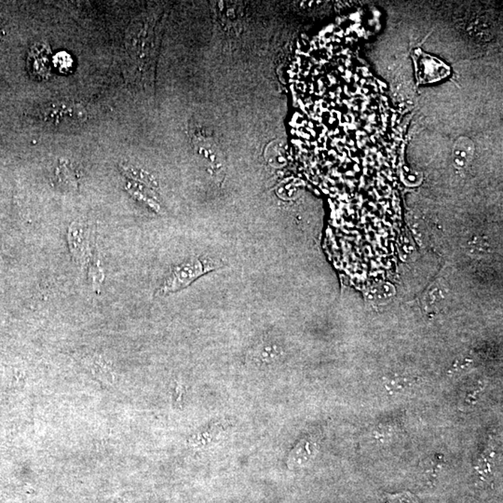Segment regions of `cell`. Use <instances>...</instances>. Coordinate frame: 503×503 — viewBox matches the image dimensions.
<instances>
[{"label":"cell","instance_id":"6da1fadb","mask_svg":"<svg viewBox=\"0 0 503 503\" xmlns=\"http://www.w3.org/2000/svg\"><path fill=\"white\" fill-rule=\"evenodd\" d=\"M35 117L48 128L68 131L84 125L88 120V113L80 104L63 101L44 105Z\"/></svg>","mask_w":503,"mask_h":503},{"label":"cell","instance_id":"7a4b0ae2","mask_svg":"<svg viewBox=\"0 0 503 503\" xmlns=\"http://www.w3.org/2000/svg\"><path fill=\"white\" fill-rule=\"evenodd\" d=\"M218 265L207 258H191L174 266L168 274L161 287L159 288L158 295L176 293L183 290L188 286L194 284L196 280L206 275L210 271L218 269Z\"/></svg>","mask_w":503,"mask_h":503},{"label":"cell","instance_id":"3957f363","mask_svg":"<svg viewBox=\"0 0 503 503\" xmlns=\"http://www.w3.org/2000/svg\"><path fill=\"white\" fill-rule=\"evenodd\" d=\"M68 242L74 260L85 265L90 255V228L83 222L75 221L68 228Z\"/></svg>","mask_w":503,"mask_h":503},{"label":"cell","instance_id":"277c9868","mask_svg":"<svg viewBox=\"0 0 503 503\" xmlns=\"http://www.w3.org/2000/svg\"><path fill=\"white\" fill-rule=\"evenodd\" d=\"M318 450L317 440L313 438V436L301 439L289 454L288 466L294 469L308 465L314 459Z\"/></svg>","mask_w":503,"mask_h":503},{"label":"cell","instance_id":"5b68a950","mask_svg":"<svg viewBox=\"0 0 503 503\" xmlns=\"http://www.w3.org/2000/svg\"><path fill=\"white\" fill-rule=\"evenodd\" d=\"M51 52L47 47L41 46L33 48L29 54V70L33 77L44 80L50 76L51 73Z\"/></svg>","mask_w":503,"mask_h":503},{"label":"cell","instance_id":"8992f818","mask_svg":"<svg viewBox=\"0 0 503 503\" xmlns=\"http://www.w3.org/2000/svg\"><path fill=\"white\" fill-rule=\"evenodd\" d=\"M282 349L281 346L277 344L275 341L266 340V341L258 345V347L253 352L252 357L255 363L261 364V366L262 364L268 366V364H275L282 357Z\"/></svg>","mask_w":503,"mask_h":503},{"label":"cell","instance_id":"52a82bcc","mask_svg":"<svg viewBox=\"0 0 503 503\" xmlns=\"http://www.w3.org/2000/svg\"><path fill=\"white\" fill-rule=\"evenodd\" d=\"M475 146L469 137H462L454 144L452 157L455 165L457 167H465L475 155Z\"/></svg>","mask_w":503,"mask_h":503},{"label":"cell","instance_id":"ba28073f","mask_svg":"<svg viewBox=\"0 0 503 503\" xmlns=\"http://www.w3.org/2000/svg\"><path fill=\"white\" fill-rule=\"evenodd\" d=\"M89 369L92 374L96 378H101L102 381L107 382V383H114L116 379L115 373H114L112 367L105 361L102 358H95L89 363Z\"/></svg>","mask_w":503,"mask_h":503},{"label":"cell","instance_id":"9c48e42d","mask_svg":"<svg viewBox=\"0 0 503 503\" xmlns=\"http://www.w3.org/2000/svg\"><path fill=\"white\" fill-rule=\"evenodd\" d=\"M125 189L126 191H127L132 197L137 198V201L147 204V206L152 208L155 212L158 213H162V207L159 206V204L157 203L156 201L153 200V198H150L149 195L144 194L143 191H141L137 186L134 185L132 183H128Z\"/></svg>","mask_w":503,"mask_h":503},{"label":"cell","instance_id":"30bf717a","mask_svg":"<svg viewBox=\"0 0 503 503\" xmlns=\"http://www.w3.org/2000/svg\"><path fill=\"white\" fill-rule=\"evenodd\" d=\"M444 462L442 455H435V457H430L424 462L423 474L426 475L428 480L435 481Z\"/></svg>","mask_w":503,"mask_h":503},{"label":"cell","instance_id":"8fae6325","mask_svg":"<svg viewBox=\"0 0 503 503\" xmlns=\"http://www.w3.org/2000/svg\"><path fill=\"white\" fill-rule=\"evenodd\" d=\"M122 170L123 173L125 174H127L129 177H131V179L139 181V182H142L144 184H147V185L149 186H156V182L154 179H152V176H149L147 173H144L143 171L140 170H137V169L134 167H126L123 166L122 168Z\"/></svg>","mask_w":503,"mask_h":503},{"label":"cell","instance_id":"7c38bea8","mask_svg":"<svg viewBox=\"0 0 503 503\" xmlns=\"http://www.w3.org/2000/svg\"><path fill=\"white\" fill-rule=\"evenodd\" d=\"M89 276L90 281H92L93 286H95V287H98V286L103 282L105 277L104 271L103 269H102L99 259L92 260V264H90Z\"/></svg>","mask_w":503,"mask_h":503},{"label":"cell","instance_id":"4fadbf2b","mask_svg":"<svg viewBox=\"0 0 503 503\" xmlns=\"http://www.w3.org/2000/svg\"><path fill=\"white\" fill-rule=\"evenodd\" d=\"M53 64L55 65V68L59 69L60 71L64 72L70 70L73 61H72V58L69 54L65 53H60L54 57Z\"/></svg>","mask_w":503,"mask_h":503},{"label":"cell","instance_id":"5bb4252c","mask_svg":"<svg viewBox=\"0 0 503 503\" xmlns=\"http://www.w3.org/2000/svg\"><path fill=\"white\" fill-rule=\"evenodd\" d=\"M386 503H418V502L413 494L405 492L396 494V495H387Z\"/></svg>","mask_w":503,"mask_h":503},{"label":"cell","instance_id":"9a60e30c","mask_svg":"<svg viewBox=\"0 0 503 503\" xmlns=\"http://www.w3.org/2000/svg\"><path fill=\"white\" fill-rule=\"evenodd\" d=\"M57 176L60 182L65 183V185L71 186L75 182L73 174L65 164L57 169Z\"/></svg>","mask_w":503,"mask_h":503}]
</instances>
